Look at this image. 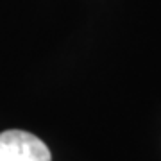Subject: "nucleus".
<instances>
[{"label":"nucleus","instance_id":"1","mask_svg":"<svg viewBox=\"0 0 161 161\" xmlns=\"http://www.w3.org/2000/svg\"><path fill=\"white\" fill-rule=\"evenodd\" d=\"M0 161H52V156L32 132L9 129L0 132Z\"/></svg>","mask_w":161,"mask_h":161}]
</instances>
